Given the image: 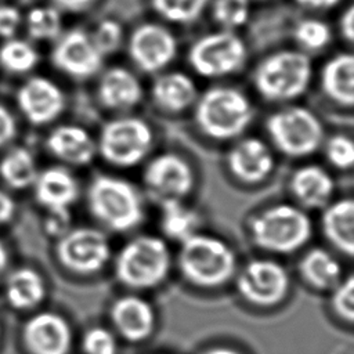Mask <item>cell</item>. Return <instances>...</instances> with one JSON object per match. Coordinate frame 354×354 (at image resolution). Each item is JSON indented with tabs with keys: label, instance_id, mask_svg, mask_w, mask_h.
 I'll return each instance as SVG.
<instances>
[{
	"label": "cell",
	"instance_id": "obj_46",
	"mask_svg": "<svg viewBox=\"0 0 354 354\" xmlns=\"http://www.w3.org/2000/svg\"><path fill=\"white\" fill-rule=\"evenodd\" d=\"M7 264H8V253H7V249L3 245V242L0 241V277L6 271Z\"/></svg>",
	"mask_w": 354,
	"mask_h": 354
},
{
	"label": "cell",
	"instance_id": "obj_25",
	"mask_svg": "<svg viewBox=\"0 0 354 354\" xmlns=\"http://www.w3.org/2000/svg\"><path fill=\"white\" fill-rule=\"evenodd\" d=\"M321 228L326 241L340 253L351 257L354 253V202L342 198L329 202L322 212Z\"/></svg>",
	"mask_w": 354,
	"mask_h": 354
},
{
	"label": "cell",
	"instance_id": "obj_15",
	"mask_svg": "<svg viewBox=\"0 0 354 354\" xmlns=\"http://www.w3.org/2000/svg\"><path fill=\"white\" fill-rule=\"evenodd\" d=\"M17 105L30 124L46 126L59 118L66 100L61 87L51 79L32 76L17 91Z\"/></svg>",
	"mask_w": 354,
	"mask_h": 354
},
{
	"label": "cell",
	"instance_id": "obj_10",
	"mask_svg": "<svg viewBox=\"0 0 354 354\" xmlns=\"http://www.w3.org/2000/svg\"><path fill=\"white\" fill-rule=\"evenodd\" d=\"M55 256L65 270L79 275H91L108 264L111 243L98 228L71 227L57 238Z\"/></svg>",
	"mask_w": 354,
	"mask_h": 354
},
{
	"label": "cell",
	"instance_id": "obj_1",
	"mask_svg": "<svg viewBox=\"0 0 354 354\" xmlns=\"http://www.w3.org/2000/svg\"><path fill=\"white\" fill-rule=\"evenodd\" d=\"M254 109L241 90L230 86H213L198 95L194 119L209 138L227 141L239 137L252 123Z\"/></svg>",
	"mask_w": 354,
	"mask_h": 354
},
{
	"label": "cell",
	"instance_id": "obj_9",
	"mask_svg": "<svg viewBox=\"0 0 354 354\" xmlns=\"http://www.w3.org/2000/svg\"><path fill=\"white\" fill-rule=\"evenodd\" d=\"M248 58L246 44L232 30H216L198 37L188 50L192 71L207 79L224 77L242 69Z\"/></svg>",
	"mask_w": 354,
	"mask_h": 354
},
{
	"label": "cell",
	"instance_id": "obj_41",
	"mask_svg": "<svg viewBox=\"0 0 354 354\" xmlns=\"http://www.w3.org/2000/svg\"><path fill=\"white\" fill-rule=\"evenodd\" d=\"M18 131V124L14 115L0 104V148L10 144Z\"/></svg>",
	"mask_w": 354,
	"mask_h": 354
},
{
	"label": "cell",
	"instance_id": "obj_23",
	"mask_svg": "<svg viewBox=\"0 0 354 354\" xmlns=\"http://www.w3.org/2000/svg\"><path fill=\"white\" fill-rule=\"evenodd\" d=\"M199 93L194 79L181 71L158 75L151 87L153 104L167 113H181L194 106Z\"/></svg>",
	"mask_w": 354,
	"mask_h": 354
},
{
	"label": "cell",
	"instance_id": "obj_28",
	"mask_svg": "<svg viewBox=\"0 0 354 354\" xmlns=\"http://www.w3.org/2000/svg\"><path fill=\"white\" fill-rule=\"evenodd\" d=\"M39 170L35 156L25 147H14L0 160V178L12 189H26L33 185Z\"/></svg>",
	"mask_w": 354,
	"mask_h": 354
},
{
	"label": "cell",
	"instance_id": "obj_16",
	"mask_svg": "<svg viewBox=\"0 0 354 354\" xmlns=\"http://www.w3.org/2000/svg\"><path fill=\"white\" fill-rule=\"evenodd\" d=\"M227 167L231 176L242 184L256 185L268 178L275 167L274 153L259 137H245L236 141L227 153Z\"/></svg>",
	"mask_w": 354,
	"mask_h": 354
},
{
	"label": "cell",
	"instance_id": "obj_12",
	"mask_svg": "<svg viewBox=\"0 0 354 354\" xmlns=\"http://www.w3.org/2000/svg\"><path fill=\"white\" fill-rule=\"evenodd\" d=\"M142 181L159 202L183 201L194 189L195 174L187 159L174 152H163L145 165Z\"/></svg>",
	"mask_w": 354,
	"mask_h": 354
},
{
	"label": "cell",
	"instance_id": "obj_11",
	"mask_svg": "<svg viewBox=\"0 0 354 354\" xmlns=\"http://www.w3.org/2000/svg\"><path fill=\"white\" fill-rule=\"evenodd\" d=\"M236 289L248 303L257 307H272L286 297L289 275L278 261L253 259L239 271Z\"/></svg>",
	"mask_w": 354,
	"mask_h": 354
},
{
	"label": "cell",
	"instance_id": "obj_7",
	"mask_svg": "<svg viewBox=\"0 0 354 354\" xmlns=\"http://www.w3.org/2000/svg\"><path fill=\"white\" fill-rule=\"evenodd\" d=\"M274 147L289 158H306L324 142V126L308 108L290 105L271 113L266 122Z\"/></svg>",
	"mask_w": 354,
	"mask_h": 354
},
{
	"label": "cell",
	"instance_id": "obj_14",
	"mask_svg": "<svg viewBox=\"0 0 354 354\" xmlns=\"http://www.w3.org/2000/svg\"><path fill=\"white\" fill-rule=\"evenodd\" d=\"M54 41L50 59L61 73L73 80H87L101 71L104 57L94 47L88 32L73 28Z\"/></svg>",
	"mask_w": 354,
	"mask_h": 354
},
{
	"label": "cell",
	"instance_id": "obj_2",
	"mask_svg": "<svg viewBox=\"0 0 354 354\" xmlns=\"http://www.w3.org/2000/svg\"><path fill=\"white\" fill-rule=\"evenodd\" d=\"M86 199L91 216L112 232H129L145 217L141 194L130 181L118 176H95Z\"/></svg>",
	"mask_w": 354,
	"mask_h": 354
},
{
	"label": "cell",
	"instance_id": "obj_5",
	"mask_svg": "<svg viewBox=\"0 0 354 354\" xmlns=\"http://www.w3.org/2000/svg\"><path fill=\"white\" fill-rule=\"evenodd\" d=\"M249 232L257 248L271 253L289 254L310 241L313 224L300 206L277 203L252 217Z\"/></svg>",
	"mask_w": 354,
	"mask_h": 354
},
{
	"label": "cell",
	"instance_id": "obj_30",
	"mask_svg": "<svg viewBox=\"0 0 354 354\" xmlns=\"http://www.w3.org/2000/svg\"><path fill=\"white\" fill-rule=\"evenodd\" d=\"M40 55L35 46L18 37H11L0 46V68L10 75H24L36 68Z\"/></svg>",
	"mask_w": 354,
	"mask_h": 354
},
{
	"label": "cell",
	"instance_id": "obj_34",
	"mask_svg": "<svg viewBox=\"0 0 354 354\" xmlns=\"http://www.w3.org/2000/svg\"><path fill=\"white\" fill-rule=\"evenodd\" d=\"M295 40L306 51H319L332 40V32L328 24L317 18L300 21L293 30Z\"/></svg>",
	"mask_w": 354,
	"mask_h": 354
},
{
	"label": "cell",
	"instance_id": "obj_20",
	"mask_svg": "<svg viewBox=\"0 0 354 354\" xmlns=\"http://www.w3.org/2000/svg\"><path fill=\"white\" fill-rule=\"evenodd\" d=\"M32 187L35 199L47 212L69 209L79 196L76 177L62 166H50L40 170Z\"/></svg>",
	"mask_w": 354,
	"mask_h": 354
},
{
	"label": "cell",
	"instance_id": "obj_31",
	"mask_svg": "<svg viewBox=\"0 0 354 354\" xmlns=\"http://www.w3.org/2000/svg\"><path fill=\"white\" fill-rule=\"evenodd\" d=\"M61 10L54 6H39L25 17L26 33L32 40L50 41L59 37L62 30Z\"/></svg>",
	"mask_w": 354,
	"mask_h": 354
},
{
	"label": "cell",
	"instance_id": "obj_26",
	"mask_svg": "<svg viewBox=\"0 0 354 354\" xmlns=\"http://www.w3.org/2000/svg\"><path fill=\"white\" fill-rule=\"evenodd\" d=\"M303 279L318 290H332L342 279V266L337 259L322 248H313L299 263Z\"/></svg>",
	"mask_w": 354,
	"mask_h": 354
},
{
	"label": "cell",
	"instance_id": "obj_33",
	"mask_svg": "<svg viewBox=\"0 0 354 354\" xmlns=\"http://www.w3.org/2000/svg\"><path fill=\"white\" fill-rule=\"evenodd\" d=\"M250 15V0H213L212 17L224 30L243 26Z\"/></svg>",
	"mask_w": 354,
	"mask_h": 354
},
{
	"label": "cell",
	"instance_id": "obj_24",
	"mask_svg": "<svg viewBox=\"0 0 354 354\" xmlns=\"http://www.w3.org/2000/svg\"><path fill=\"white\" fill-rule=\"evenodd\" d=\"M319 84L324 95L333 104L350 108L354 102V58L350 53L330 57L321 69Z\"/></svg>",
	"mask_w": 354,
	"mask_h": 354
},
{
	"label": "cell",
	"instance_id": "obj_19",
	"mask_svg": "<svg viewBox=\"0 0 354 354\" xmlns=\"http://www.w3.org/2000/svg\"><path fill=\"white\" fill-rule=\"evenodd\" d=\"M46 148L55 159L71 166H86L97 153L95 140L77 124L55 126L46 138Z\"/></svg>",
	"mask_w": 354,
	"mask_h": 354
},
{
	"label": "cell",
	"instance_id": "obj_37",
	"mask_svg": "<svg viewBox=\"0 0 354 354\" xmlns=\"http://www.w3.org/2000/svg\"><path fill=\"white\" fill-rule=\"evenodd\" d=\"M332 308L343 321L353 322L354 319V278L347 275L332 289Z\"/></svg>",
	"mask_w": 354,
	"mask_h": 354
},
{
	"label": "cell",
	"instance_id": "obj_38",
	"mask_svg": "<svg viewBox=\"0 0 354 354\" xmlns=\"http://www.w3.org/2000/svg\"><path fill=\"white\" fill-rule=\"evenodd\" d=\"M82 347L84 354H116L118 342L113 333L102 326H94L88 329L83 339Z\"/></svg>",
	"mask_w": 354,
	"mask_h": 354
},
{
	"label": "cell",
	"instance_id": "obj_3",
	"mask_svg": "<svg viewBox=\"0 0 354 354\" xmlns=\"http://www.w3.org/2000/svg\"><path fill=\"white\" fill-rule=\"evenodd\" d=\"M177 264L189 283L210 289L224 285L234 277L236 257L224 239L196 232L180 242Z\"/></svg>",
	"mask_w": 354,
	"mask_h": 354
},
{
	"label": "cell",
	"instance_id": "obj_39",
	"mask_svg": "<svg viewBox=\"0 0 354 354\" xmlns=\"http://www.w3.org/2000/svg\"><path fill=\"white\" fill-rule=\"evenodd\" d=\"M24 17L21 11L10 4H0V37L7 40L15 37Z\"/></svg>",
	"mask_w": 354,
	"mask_h": 354
},
{
	"label": "cell",
	"instance_id": "obj_6",
	"mask_svg": "<svg viewBox=\"0 0 354 354\" xmlns=\"http://www.w3.org/2000/svg\"><path fill=\"white\" fill-rule=\"evenodd\" d=\"M171 254L167 243L155 235H138L126 242L115 257V275L131 289H151L169 275Z\"/></svg>",
	"mask_w": 354,
	"mask_h": 354
},
{
	"label": "cell",
	"instance_id": "obj_47",
	"mask_svg": "<svg viewBox=\"0 0 354 354\" xmlns=\"http://www.w3.org/2000/svg\"><path fill=\"white\" fill-rule=\"evenodd\" d=\"M202 354H241V353H238L234 348H228V347H213V348L203 351Z\"/></svg>",
	"mask_w": 354,
	"mask_h": 354
},
{
	"label": "cell",
	"instance_id": "obj_8",
	"mask_svg": "<svg viewBox=\"0 0 354 354\" xmlns=\"http://www.w3.org/2000/svg\"><path fill=\"white\" fill-rule=\"evenodd\" d=\"M97 153L115 167L141 163L153 145L152 127L137 116L123 115L108 120L98 136Z\"/></svg>",
	"mask_w": 354,
	"mask_h": 354
},
{
	"label": "cell",
	"instance_id": "obj_45",
	"mask_svg": "<svg viewBox=\"0 0 354 354\" xmlns=\"http://www.w3.org/2000/svg\"><path fill=\"white\" fill-rule=\"evenodd\" d=\"M299 6L310 10H329L337 6L342 0H295Z\"/></svg>",
	"mask_w": 354,
	"mask_h": 354
},
{
	"label": "cell",
	"instance_id": "obj_18",
	"mask_svg": "<svg viewBox=\"0 0 354 354\" xmlns=\"http://www.w3.org/2000/svg\"><path fill=\"white\" fill-rule=\"evenodd\" d=\"M142 95L144 90L140 79L127 68L112 66L98 80L97 98L109 111H130L141 102Z\"/></svg>",
	"mask_w": 354,
	"mask_h": 354
},
{
	"label": "cell",
	"instance_id": "obj_36",
	"mask_svg": "<svg viewBox=\"0 0 354 354\" xmlns=\"http://www.w3.org/2000/svg\"><path fill=\"white\" fill-rule=\"evenodd\" d=\"M326 160L339 170H348L354 163V144L346 134H333L324 144Z\"/></svg>",
	"mask_w": 354,
	"mask_h": 354
},
{
	"label": "cell",
	"instance_id": "obj_17",
	"mask_svg": "<svg viewBox=\"0 0 354 354\" xmlns=\"http://www.w3.org/2000/svg\"><path fill=\"white\" fill-rule=\"evenodd\" d=\"M24 342L32 354H69L72 332L61 315L46 311L26 322Z\"/></svg>",
	"mask_w": 354,
	"mask_h": 354
},
{
	"label": "cell",
	"instance_id": "obj_44",
	"mask_svg": "<svg viewBox=\"0 0 354 354\" xmlns=\"http://www.w3.org/2000/svg\"><path fill=\"white\" fill-rule=\"evenodd\" d=\"M15 214V202L3 189H0V225H4L12 220Z\"/></svg>",
	"mask_w": 354,
	"mask_h": 354
},
{
	"label": "cell",
	"instance_id": "obj_29",
	"mask_svg": "<svg viewBox=\"0 0 354 354\" xmlns=\"http://www.w3.org/2000/svg\"><path fill=\"white\" fill-rule=\"evenodd\" d=\"M199 214L183 201L160 202V230L165 236L183 242L198 232Z\"/></svg>",
	"mask_w": 354,
	"mask_h": 354
},
{
	"label": "cell",
	"instance_id": "obj_32",
	"mask_svg": "<svg viewBox=\"0 0 354 354\" xmlns=\"http://www.w3.org/2000/svg\"><path fill=\"white\" fill-rule=\"evenodd\" d=\"M152 10L163 19L177 24L188 25L195 22L210 0H149Z\"/></svg>",
	"mask_w": 354,
	"mask_h": 354
},
{
	"label": "cell",
	"instance_id": "obj_13",
	"mask_svg": "<svg viewBox=\"0 0 354 354\" xmlns=\"http://www.w3.org/2000/svg\"><path fill=\"white\" fill-rule=\"evenodd\" d=\"M177 39L170 29L155 22L138 25L127 40V54L145 73L165 71L177 55Z\"/></svg>",
	"mask_w": 354,
	"mask_h": 354
},
{
	"label": "cell",
	"instance_id": "obj_40",
	"mask_svg": "<svg viewBox=\"0 0 354 354\" xmlns=\"http://www.w3.org/2000/svg\"><path fill=\"white\" fill-rule=\"evenodd\" d=\"M71 212L69 209L62 210H50L47 212V217L44 221V228L48 235L54 238H59L71 228Z\"/></svg>",
	"mask_w": 354,
	"mask_h": 354
},
{
	"label": "cell",
	"instance_id": "obj_48",
	"mask_svg": "<svg viewBox=\"0 0 354 354\" xmlns=\"http://www.w3.org/2000/svg\"><path fill=\"white\" fill-rule=\"evenodd\" d=\"M257 1H266V0H257Z\"/></svg>",
	"mask_w": 354,
	"mask_h": 354
},
{
	"label": "cell",
	"instance_id": "obj_27",
	"mask_svg": "<svg viewBox=\"0 0 354 354\" xmlns=\"http://www.w3.org/2000/svg\"><path fill=\"white\" fill-rule=\"evenodd\" d=\"M4 289L8 304L18 310H30L40 304L46 296L43 277L29 267L14 270L7 277Z\"/></svg>",
	"mask_w": 354,
	"mask_h": 354
},
{
	"label": "cell",
	"instance_id": "obj_43",
	"mask_svg": "<svg viewBox=\"0 0 354 354\" xmlns=\"http://www.w3.org/2000/svg\"><path fill=\"white\" fill-rule=\"evenodd\" d=\"M54 7L68 12H82L93 7L97 0H51Z\"/></svg>",
	"mask_w": 354,
	"mask_h": 354
},
{
	"label": "cell",
	"instance_id": "obj_21",
	"mask_svg": "<svg viewBox=\"0 0 354 354\" xmlns=\"http://www.w3.org/2000/svg\"><path fill=\"white\" fill-rule=\"evenodd\" d=\"M289 189L301 209H324L332 199L335 183L324 167L304 165L292 173Z\"/></svg>",
	"mask_w": 354,
	"mask_h": 354
},
{
	"label": "cell",
	"instance_id": "obj_4",
	"mask_svg": "<svg viewBox=\"0 0 354 354\" xmlns=\"http://www.w3.org/2000/svg\"><path fill=\"white\" fill-rule=\"evenodd\" d=\"M311 77L313 65L304 51L281 50L256 65L253 86L270 102H289L307 91Z\"/></svg>",
	"mask_w": 354,
	"mask_h": 354
},
{
	"label": "cell",
	"instance_id": "obj_22",
	"mask_svg": "<svg viewBox=\"0 0 354 354\" xmlns=\"http://www.w3.org/2000/svg\"><path fill=\"white\" fill-rule=\"evenodd\" d=\"M112 322L126 340H145L155 328V313L151 304L140 296H123L111 308Z\"/></svg>",
	"mask_w": 354,
	"mask_h": 354
},
{
	"label": "cell",
	"instance_id": "obj_35",
	"mask_svg": "<svg viewBox=\"0 0 354 354\" xmlns=\"http://www.w3.org/2000/svg\"><path fill=\"white\" fill-rule=\"evenodd\" d=\"M97 51L105 58L115 54L123 43V28L112 18L101 19L88 33Z\"/></svg>",
	"mask_w": 354,
	"mask_h": 354
},
{
	"label": "cell",
	"instance_id": "obj_42",
	"mask_svg": "<svg viewBox=\"0 0 354 354\" xmlns=\"http://www.w3.org/2000/svg\"><path fill=\"white\" fill-rule=\"evenodd\" d=\"M339 30L342 37L351 43L354 39V8L353 6H348L340 15L339 19Z\"/></svg>",
	"mask_w": 354,
	"mask_h": 354
}]
</instances>
